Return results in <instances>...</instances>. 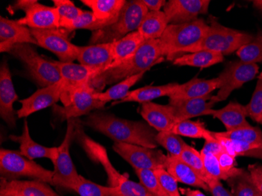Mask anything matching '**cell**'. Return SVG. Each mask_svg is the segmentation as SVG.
Returning <instances> with one entry per match:
<instances>
[{"label":"cell","mask_w":262,"mask_h":196,"mask_svg":"<svg viewBox=\"0 0 262 196\" xmlns=\"http://www.w3.org/2000/svg\"><path fill=\"white\" fill-rule=\"evenodd\" d=\"M82 123L111 138L115 142L149 148H157L159 146L156 140L157 130L142 121L127 120L114 115L94 113L88 115Z\"/></svg>","instance_id":"1"},{"label":"cell","mask_w":262,"mask_h":196,"mask_svg":"<svg viewBox=\"0 0 262 196\" xmlns=\"http://www.w3.org/2000/svg\"><path fill=\"white\" fill-rule=\"evenodd\" d=\"M163 56L165 55L160 39L145 41L133 55L120 64L97 75L90 82V85L98 91H101L105 85L120 82L130 76L145 73L163 59Z\"/></svg>","instance_id":"2"},{"label":"cell","mask_w":262,"mask_h":196,"mask_svg":"<svg viewBox=\"0 0 262 196\" xmlns=\"http://www.w3.org/2000/svg\"><path fill=\"white\" fill-rule=\"evenodd\" d=\"M148 12V8L142 0L126 1L116 23L101 30L93 32L89 41L90 45L114 42L131 32H136Z\"/></svg>","instance_id":"3"},{"label":"cell","mask_w":262,"mask_h":196,"mask_svg":"<svg viewBox=\"0 0 262 196\" xmlns=\"http://www.w3.org/2000/svg\"><path fill=\"white\" fill-rule=\"evenodd\" d=\"M210 30L203 19L179 25H169L160 39L165 56L174 57L177 54L185 52L204 39Z\"/></svg>","instance_id":"4"},{"label":"cell","mask_w":262,"mask_h":196,"mask_svg":"<svg viewBox=\"0 0 262 196\" xmlns=\"http://www.w3.org/2000/svg\"><path fill=\"white\" fill-rule=\"evenodd\" d=\"M8 53L20 60L39 88L49 86L61 80L60 72L52 60L39 55L32 44H16Z\"/></svg>","instance_id":"5"},{"label":"cell","mask_w":262,"mask_h":196,"mask_svg":"<svg viewBox=\"0 0 262 196\" xmlns=\"http://www.w3.org/2000/svg\"><path fill=\"white\" fill-rule=\"evenodd\" d=\"M1 178L13 181L28 178L54 185V172L20 154V151L1 148L0 151Z\"/></svg>","instance_id":"6"},{"label":"cell","mask_w":262,"mask_h":196,"mask_svg":"<svg viewBox=\"0 0 262 196\" xmlns=\"http://www.w3.org/2000/svg\"><path fill=\"white\" fill-rule=\"evenodd\" d=\"M78 119L68 121L67 129L63 142L58 148L57 159L54 166V185L73 189L77 185L80 175L77 173L70 156V146L76 138V124Z\"/></svg>","instance_id":"7"},{"label":"cell","mask_w":262,"mask_h":196,"mask_svg":"<svg viewBox=\"0 0 262 196\" xmlns=\"http://www.w3.org/2000/svg\"><path fill=\"white\" fill-rule=\"evenodd\" d=\"M97 92L90 84L78 88L61 99L63 107L54 106V113L61 120H69L91 114L93 110L103 108L105 104L95 97Z\"/></svg>","instance_id":"8"},{"label":"cell","mask_w":262,"mask_h":196,"mask_svg":"<svg viewBox=\"0 0 262 196\" xmlns=\"http://www.w3.org/2000/svg\"><path fill=\"white\" fill-rule=\"evenodd\" d=\"M259 72L257 64L244 63L241 60L228 64L219 75L221 86L215 96H212L214 104L227 99L235 90L239 89L244 84L252 80Z\"/></svg>","instance_id":"9"},{"label":"cell","mask_w":262,"mask_h":196,"mask_svg":"<svg viewBox=\"0 0 262 196\" xmlns=\"http://www.w3.org/2000/svg\"><path fill=\"white\" fill-rule=\"evenodd\" d=\"M31 32L39 47L55 54L61 62H74L77 60L78 46L71 42V31L60 28L46 30L31 29Z\"/></svg>","instance_id":"10"},{"label":"cell","mask_w":262,"mask_h":196,"mask_svg":"<svg viewBox=\"0 0 262 196\" xmlns=\"http://www.w3.org/2000/svg\"><path fill=\"white\" fill-rule=\"evenodd\" d=\"M113 150L135 169H166V156L157 148L115 142Z\"/></svg>","instance_id":"11"},{"label":"cell","mask_w":262,"mask_h":196,"mask_svg":"<svg viewBox=\"0 0 262 196\" xmlns=\"http://www.w3.org/2000/svg\"><path fill=\"white\" fill-rule=\"evenodd\" d=\"M82 122L78 119L76 124V138L79 145L84 150L88 157L95 163H100L108 176V186L116 188L126 179V177L119 173L110 162L107 150L104 146L91 139L82 129Z\"/></svg>","instance_id":"12"},{"label":"cell","mask_w":262,"mask_h":196,"mask_svg":"<svg viewBox=\"0 0 262 196\" xmlns=\"http://www.w3.org/2000/svg\"><path fill=\"white\" fill-rule=\"evenodd\" d=\"M64 91V82L61 79L57 83L40 88L30 97L20 100L21 107L17 112V118H26L42 109L51 107L61 99Z\"/></svg>","instance_id":"13"},{"label":"cell","mask_w":262,"mask_h":196,"mask_svg":"<svg viewBox=\"0 0 262 196\" xmlns=\"http://www.w3.org/2000/svg\"><path fill=\"white\" fill-rule=\"evenodd\" d=\"M210 0H170L163 7L169 25L193 21L200 14H207Z\"/></svg>","instance_id":"14"},{"label":"cell","mask_w":262,"mask_h":196,"mask_svg":"<svg viewBox=\"0 0 262 196\" xmlns=\"http://www.w3.org/2000/svg\"><path fill=\"white\" fill-rule=\"evenodd\" d=\"M199 51H209L226 55L236 52L237 50L228 39L226 27L222 26L216 19L210 17V30L204 39L184 53L192 54Z\"/></svg>","instance_id":"15"},{"label":"cell","mask_w":262,"mask_h":196,"mask_svg":"<svg viewBox=\"0 0 262 196\" xmlns=\"http://www.w3.org/2000/svg\"><path fill=\"white\" fill-rule=\"evenodd\" d=\"M52 61L60 72L61 79L64 82V91L61 99L72 91L90 84V82L100 73V71L97 69H91L81 64L61 62L60 60Z\"/></svg>","instance_id":"16"},{"label":"cell","mask_w":262,"mask_h":196,"mask_svg":"<svg viewBox=\"0 0 262 196\" xmlns=\"http://www.w3.org/2000/svg\"><path fill=\"white\" fill-rule=\"evenodd\" d=\"M18 99L7 60L0 66V116L10 128L16 126L14 103Z\"/></svg>","instance_id":"17"},{"label":"cell","mask_w":262,"mask_h":196,"mask_svg":"<svg viewBox=\"0 0 262 196\" xmlns=\"http://www.w3.org/2000/svg\"><path fill=\"white\" fill-rule=\"evenodd\" d=\"M26 16L17 20L21 26L30 29H60V16L56 7L36 3L25 11Z\"/></svg>","instance_id":"18"},{"label":"cell","mask_w":262,"mask_h":196,"mask_svg":"<svg viewBox=\"0 0 262 196\" xmlns=\"http://www.w3.org/2000/svg\"><path fill=\"white\" fill-rule=\"evenodd\" d=\"M29 43L38 46L31 29L18 24L17 20L0 17V48L1 52H7L16 44Z\"/></svg>","instance_id":"19"},{"label":"cell","mask_w":262,"mask_h":196,"mask_svg":"<svg viewBox=\"0 0 262 196\" xmlns=\"http://www.w3.org/2000/svg\"><path fill=\"white\" fill-rule=\"evenodd\" d=\"M77 60L79 64L97 69L101 73L113 63V42L78 46Z\"/></svg>","instance_id":"20"},{"label":"cell","mask_w":262,"mask_h":196,"mask_svg":"<svg viewBox=\"0 0 262 196\" xmlns=\"http://www.w3.org/2000/svg\"><path fill=\"white\" fill-rule=\"evenodd\" d=\"M0 196H60L50 186L42 181H7L1 178Z\"/></svg>","instance_id":"21"},{"label":"cell","mask_w":262,"mask_h":196,"mask_svg":"<svg viewBox=\"0 0 262 196\" xmlns=\"http://www.w3.org/2000/svg\"><path fill=\"white\" fill-rule=\"evenodd\" d=\"M141 115L149 126L159 132L170 131L177 123L173 108L170 104L148 102L142 104Z\"/></svg>","instance_id":"22"},{"label":"cell","mask_w":262,"mask_h":196,"mask_svg":"<svg viewBox=\"0 0 262 196\" xmlns=\"http://www.w3.org/2000/svg\"><path fill=\"white\" fill-rule=\"evenodd\" d=\"M220 79L193 78L184 84H179L178 88L169 96L170 101L197 99L210 95V93L220 89Z\"/></svg>","instance_id":"23"},{"label":"cell","mask_w":262,"mask_h":196,"mask_svg":"<svg viewBox=\"0 0 262 196\" xmlns=\"http://www.w3.org/2000/svg\"><path fill=\"white\" fill-rule=\"evenodd\" d=\"M10 139L20 144V153L31 160L39 158L49 159L52 163H55L58 153L57 147H46L33 141L30 136L28 121H24L23 129L20 136L10 135Z\"/></svg>","instance_id":"24"},{"label":"cell","mask_w":262,"mask_h":196,"mask_svg":"<svg viewBox=\"0 0 262 196\" xmlns=\"http://www.w3.org/2000/svg\"><path fill=\"white\" fill-rule=\"evenodd\" d=\"M211 95L197 98V99L169 101V104L173 108L177 122L189 120L198 116H209L214 103L211 101Z\"/></svg>","instance_id":"25"},{"label":"cell","mask_w":262,"mask_h":196,"mask_svg":"<svg viewBox=\"0 0 262 196\" xmlns=\"http://www.w3.org/2000/svg\"><path fill=\"white\" fill-rule=\"evenodd\" d=\"M209 116L219 119L226 128V131L251 126L246 119L248 116L246 106L239 103L230 102L222 108H212Z\"/></svg>","instance_id":"26"},{"label":"cell","mask_w":262,"mask_h":196,"mask_svg":"<svg viewBox=\"0 0 262 196\" xmlns=\"http://www.w3.org/2000/svg\"><path fill=\"white\" fill-rule=\"evenodd\" d=\"M166 169L178 182L182 183L189 186L200 188L204 191H210L208 185L200 178L192 168L184 163L180 158L167 155Z\"/></svg>","instance_id":"27"},{"label":"cell","mask_w":262,"mask_h":196,"mask_svg":"<svg viewBox=\"0 0 262 196\" xmlns=\"http://www.w3.org/2000/svg\"><path fill=\"white\" fill-rule=\"evenodd\" d=\"M178 85L179 84L177 82L163 85H147L135 91H129L123 99L116 101L113 104L126 102H138L141 104L151 102L152 100L161 97H169L178 88Z\"/></svg>","instance_id":"28"},{"label":"cell","mask_w":262,"mask_h":196,"mask_svg":"<svg viewBox=\"0 0 262 196\" xmlns=\"http://www.w3.org/2000/svg\"><path fill=\"white\" fill-rule=\"evenodd\" d=\"M81 3L91 9L99 20L116 23L126 4L125 0H81Z\"/></svg>","instance_id":"29"},{"label":"cell","mask_w":262,"mask_h":196,"mask_svg":"<svg viewBox=\"0 0 262 196\" xmlns=\"http://www.w3.org/2000/svg\"><path fill=\"white\" fill-rule=\"evenodd\" d=\"M168 26V20L164 12L162 10L148 11L143 19L138 32L145 41L156 40L161 38Z\"/></svg>","instance_id":"30"},{"label":"cell","mask_w":262,"mask_h":196,"mask_svg":"<svg viewBox=\"0 0 262 196\" xmlns=\"http://www.w3.org/2000/svg\"><path fill=\"white\" fill-rule=\"evenodd\" d=\"M145 41L141 34L136 31V32L128 34L120 40L113 42V58H114V60L110 68L120 64L126 59L129 58V57L133 55Z\"/></svg>","instance_id":"31"},{"label":"cell","mask_w":262,"mask_h":196,"mask_svg":"<svg viewBox=\"0 0 262 196\" xmlns=\"http://www.w3.org/2000/svg\"><path fill=\"white\" fill-rule=\"evenodd\" d=\"M223 60V54L209 51H199L192 54H184L182 57H177L173 60V64L178 66L209 68L222 62Z\"/></svg>","instance_id":"32"},{"label":"cell","mask_w":262,"mask_h":196,"mask_svg":"<svg viewBox=\"0 0 262 196\" xmlns=\"http://www.w3.org/2000/svg\"><path fill=\"white\" fill-rule=\"evenodd\" d=\"M144 75H145V73H141V74L136 75V76L126 78V79L117 82L116 85H113L112 88L104 91V92L98 91L95 94V97L105 104L112 101H116H116H121L127 95L130 88L135 84H136L138 81L142 79Z\"/></svg>","instance_id":"33"},{"label":"cell","mask_w":262,"mask_h":196,"mask_svg":"<svg viewBox=\"0 0 262 196\" xmlns=\"http://www.w3.org/2000/svg\"><path fill=\"white\" fill-rule=\"evenodd\" d=\"M111 25L112 23L107 20H99L94 16L92 12L86 10H84L83 14L75 20L60 21V28L67 29L71 32L76 29H86L95 32L108 27Z\"/></svg>","instance_id":"34"},{"label":"cell","mask_w":262,"mask_h":196,"mask_svg":"<svg viewBox=\"0 0 262 196\" xmlns=\"http://www.w3.org/2000/svg\"><path fill=\"white\" fill-rule=\"evenodd\" d=\"M212 134L216 138L233 140L262 147V131L258 127L250 126L235 130L212 132Z\"/></svg>","instance_id":"35"},{"label":"cell","mask_w":262,"mask_h":196,"mask_svg":"<svg viewBox=\"0 0 262 196\" xmlns=\"http://www.w3.org/2000/svg\"><path fill=\"white\" fill-rule=\"evenodd\" d=\"M170 132L187 138H203L205 141L214 138L211 131L206 129L204 123L191 120L177 122Z\"/></svg>","instance_id":"36"},{"label":"cell","mask_w":262,"mask_h":196,"mask_svg":"<svg viewBox=\"0 0 262 196\" xmlns=\"http://www.w3.org/2000/svg\"><path fill=\"white\" fill-rule=\"evenodd\" d=\"M223 146L224 149L234 157L237 156H251L262 159V147L247 144L233 140L217 138Z\"/></svg>","instance_id":"37"},{"label":"cell","mask_w":262,"mask_h":196,"mask_svg":"<svg viewBox=\"0 0 262 196\" xmlns=\"http://www.w3.org/2000/svg\"><path fill=\"white\" fill-rule=\"evenodd\" d=\"M72 190L80 196H120L116 188L98 185L81 175L77 185L73 187Z\"/></svg>","instance_id":"38"},{"label":"cell","mask_w":262,"mask_h":196,"mask_svg":"<svg viewBox=\"0 0 262 196\" xmlns=\"http://www.w3.org/2000/svg\"><path fill=\"white\" fill-rule=\"evenodd\" d=\"M233 196H256L257 191L248 171L228 180Z\"/></svg>","instance_id":"39"},{"label":"cell","mask_w":262,"mask_h":196,"mask_svg":"<svg viewBox=\"0 0 262 196\" xmlns=\"http://www.w3.org/2000/svg\"><path fill=\"white\" fill-rule=\"evenodd\" d=\"M236 54L244 63L262 62V31H259L252 42L239 49Z\"/></svg>","instance_id":"40"},{"label":"cell","mask_w":262,"mask_h":196,"mask_svg":"<svg viewBox=\"0 0 262 196\" xmlns=\"http://www.w3.org/2000/svg\"><path fill=\"white\" fill-rule=\"evenodd\" d=\"M156 140L159 145H161L168 151L170 156L174 157H179L185 147L188 145L181 136L170 131L157 133Z\"/></svg>","instance_id":"41"},{"label":"cell","mask_w":262,"mask_h":196,"mask_svg":"<svg viewBox=\"0 0 262 196\" xmlns=\"http://www.w3.org/2000/svg\"><path fill=\"white\" fill-rule=\"evenodd\" d=\"M178 158H180L184 163L192 168L204 182L206 183L207 179L210 178L206 172L204 159L201 153L195 149L193 147H191L188 144Z\"/></svg>","instance_id":"42"},{"label":"cell","mask_w":262,"mask_h":196,"mask_svg":"<svg viewBox=\"0 0 262 196\" xmlns=\"http://www.w3.org/2000/svg\"><path fill=\"white\" fill-rule=\"evenodd\" d=\"M135 173L139 178L140 183L152 195L169 196L160 185V181L151 169H135Z\"/></svg>","instance_id":"43"},{"label":"cell","mask_w":262,"mask_h":196,"mask_svg":"<svg viewBox=\"0 0 262 196\" xmlns=\"http://www.w3.org/2000/svg\"><path fill=\"white\" fill-rule=\"evenodd\" d=\"M203 159H204V167H205L206 172L210 178H214V179L224 180L228 181L233 177L237 176V175L232 173H228L222 169L219 164V159L217 156L214 155H202Z\"/></svg>","instance_id":"44"},{"label":"cell","mask_w":262,"mask_h":196,"mask_svg":"<svg viewBox=\"0 0 262 196\" xmlns=\"http://www.w3.org/2000/svg\"><path fill=\"white\" fill-rule=\"evenodd\" d=\"M247 116L254 122L262 124V79H258L251 100L247 105Z\"/></svg>","instance_id":"45"},{"label":"cell","mask_w":262,"mask_h":196,"mask_svg":"<svg viewBox=\"0 0 262 196\" xmlns=\"http://www.w3.org/2000/svg\"><path fill=\"white\" fill-rule=\"evenodd\" d=\"M53 3L58 11L60 21L75 20L84 12V10L76 7L70 0H53Z\"/></svg>","instance_id":"46"},{"label":"cell","mask_w":262,"mask_h":196,"mask_svg":"<svg viewBox=\"0 0 262 196\" xmlns=\"http://www.w3.org/2000/svg\"><path fill=\"white\" fill-rule=\"evenodd\" d=\"M115 188L120 196H154L141 183L130 181L127 178Z\"/></svg>","instance_id":"47"},{"label":"cell","mask_w":262,"mask_h":196,"mask_svg":"<svg viewBox=\"0 0 262 196\" xmlns=\"http://www.w3.org/2000/svg\"><path fill=\"white\" fill-rule=\"evenodd\" d=\"M160 185L163 187L169 196H181L180 189L178 188V181L165 169H158L154 170Z\"/></svg>","instance_id":"48"},{"label":"cell","mask_w":262,"mask_h":196,"mask_svg":"<svg viewBox=\"0 0 262 196\" xmlns=\"http://www.w3.org/2000/svg\"><path fill=\"white\" fill-rule=\"evenodd\" d=\"M206 183L210 188L212 196H233L232 192L228 191L219 180L209 178Z\"/></svg>","instance_id":"49"},{"label":"cell","mask_w":262,"mask_h":196,"mask_svg":"<svg viewBox=\"0 0 262 196\" xmlns=\"http://www.w3.org/2000/svg\"><path fill=\"white\" fill-rule=\"evenodd\" d=\"M248 172L257 191L262 194V166L258 163L249 165Z\"/></svg>","instance_id":"50"},{"label":"cell","mask_w":262,"mask_h":196,"mask_svg":"<svg viewBox=\"0 0 262 196\" xmlns=\"http://www.w3.org/2000/svg\"><path fill=\"white\" fill-rule=\"evenodd\" d=\"M214 137V136H213ZM224 148L220 141L217 138L205 141L204 148L201 150V155H214L217 156L221 151H223Z\"/></svg>","instance_id":"51"},{"label":"cell","mask_w":262,"mask_h":196,"mask_svg":"<svg viewBox=\"0 0 262 196\" xmlns=\"http://www.w3.org/2000/svg\"><path fill=\"white\" fill-rule=\"evenodd\" d=\"M36 3H38L37 0H18L14 4V5L10 6L8 7V10L10 13H14L16 10H23L25 12L31 6L34 5Z\"/></svg>","instance_id":"52"},{"label":"cell","mask_w":262,"mask_h":196,"mask_svg":"<svg viewBox=\"0 0 262 196\" xmlns=\"http://www.w3.org/2000/svg\"><path fill=\"white\" fill-rule=\"evenodd\" d=\"M148 11H160L162 7L166 5L165 0H142Z\"/></svg>","instance_id":"53"},{"label":"cell","mask_w":262,"mask_h":196,"mask_svg":"<svg viewBox=\"0 0 262 196\" xmlns=\"http://www.w3.org/2000/svg\"><path fill=\"white\" fill-rule=\"evenodd\" d=\"M181 192L185 196H206L202 191L199 190L189 189V188H181Z\"/></svg>","instance_id":"54"},{"label":"cell","mask_w":262,"mask_h":196,"mask_svg":"<svg viewBox=\"0 0 262 196\" xmlns=\"http://www.w3.org/2000/svg\"><path fill=\"white\" fill-rule=\"evenodd\" d=\"M253 4L254 7L257 8V10H260L262 12V0H256V1H253Z\"/></svg>","instance_id":"55"},{"label":"cell","mask_w":262,"mask_h":196,"mask_svg":"<svg viewBox=\"0 0 262 196\" xmlns=\"http://www.w3.org/2000/svg\"><path fill=\"white\" fill-rule=\"evenodd\" d=\"M258 79H262V72H260V75H259Z\"/></svg>","instance_id":"56"},{"label":"cell","mask_w":262,"mask_h":196,"mask_svg":"<svg viewBox=\"0 0 262 196\" xmlns=\"http://www.w3.org/2000/svg\"><path fill=\"white\" fill-rule=\"evenodd\" d=\"M256 196H262V194H260L259 192H257V194H256Z\"/></svg>","instance_id":"57"}]
</instances>
